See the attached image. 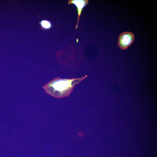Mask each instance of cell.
Here are the masks:
<instances>
[{"label": "cell", "mask_w": 157, "mask_h": 157, "mask_svg": "<svg viewBox=\"0 0 157 157\" xmlns=\"http://www.w3.org/2000/svg\"><path fill=\"white\" fill-rule=\"evenodd\" d=\"M135 40V35L130 31L123 32L119 35L117 42L118 47L122 50H126L133 44Z\"/></svg>", "instance_id": "cell-2"}, {"label": "cell", "mask_w": 157, "mask_h": 157, "mask_svg": "<svg viewBox=\"0 0 157 157\" xmlns=\"http://www.w3.org/2000/svg\"><path fill=\"white\" fill-rule=\"evenodd\" d=\"M89 2L88 0H69L68 2V4H74L77 8L78 14V18L75 27L76 29L78 25L79 18L83 8L86 6Z\"/></svg>", "instance_id": "cell-3"}, {"label": "cell", "mask_w": 157, "mask_h": 157, "mask_svg": "<svg viewBox=\"0 0 157 157\" xmlns=\"http://www.w3.org/2000/svg\"><path fill=\"white\" fill-rule=\"evenodd\" d=\"M39 23L42 28L45 30L49 29L51 28L52 26L51 22L46 19L41 20Z\"/></svg>", "instance_id": "cell-4"}, {"label": "cell", "mask_w": 157, "mask_h": 157, "mask_svg": "<svg viewBox=\"0 0 157 157\" xmlns=\"http://www.w3.org/2000/svg\"><path fill=\"white\" fill-rule=\"evenodd\" d=\"M87 76L88 75H86L79 78L70 79L55 78L44 85L42 88L47 93L56 98L68 97L75 85Z\"/></svg>", "instance_id": "cell-1"}]
</instances>
